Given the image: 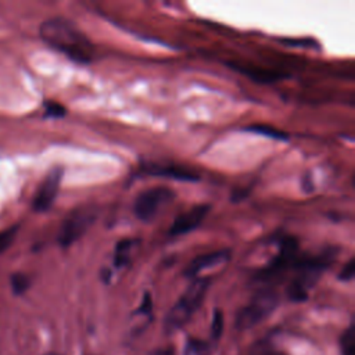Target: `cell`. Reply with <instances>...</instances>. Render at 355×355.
I'll return each mask as SVG.
<instances>
[{
  "mask_svg": "<svg viewBox=\"0 0 355 355\" xmlns=\"http://www.w3.org/2000/svg\"><path fill=\"white\" fill-rule=\"evenodd\" d=\"M42 40L76 64H89L94 58V44L69 19L53 17L39 28Z\"/></svg>",
  "mask_w": 355,
  "mask_h": 355,
  "instance_id": "1",
  "label": "cell"
},
{
  "mask_svg": "<svg viewBox=\"0 0 355 355\" xmlns=\"http://www.w3.org/2000/svg\"><path fill=\"white\" fill-rule=\"evenodd\" d=\"M337 250L334 247L324 248L316 255H304L297 258L293 270V280L287 287V297L293 302H302L308 298V291L312 288L327 268L336 261Z\"/></svg>",
  "mask_w": 355,
  "mask_h": 355,
  "instance_id": "2",
  "label": "cell"
},
{
  "mask_svg": "<svg viewBox=\"0 0 355 355\" xmlns=\"http://www.w3.org/2000/svg\"><path fill=\"white\" fill-rule=\"evenodd\" d=\"M211 284L209 277H194L175 305L165 315V330L175 331L189 322V319L202 305L208 287Z\"/></svg>",
  "mask_w": 355,
  "mask_h": 355,
  "instance_id": "3",
  "label": "cell"
},
{
  "mask_svg": "<svg viewBox=\"0 0 355 355\" xmlns=\"http://www.w3.org/2000/svg\"><path fill=\"white\" fill-rule=\"evenodd\" d=\"M279 304V295L270 287H263L254 294L251 301L236 315V327L247 330L268 318Z\"/></svg>",
  "mask_w": 355,
  "mask_h": 355,
  "instance_id": "4",
  "label": "cell"
},
{
  "mask_svg": "<svg viewBox=\"0 0 355 355\" xmlns=\"http://www.w3.org/2000/svg\"><path fill=\"white\" fill-rule=\"evenodd\" d=\"M97 215L98 208L93 204L80 205L71 211L60 227L57 237L58 244L64 248L72 245L89 230V227H92V225L97 219Z\"/></svg>",
  "mask_w": 355,
  "mask_h": 355,
  "instance_id": "5",
  "label": "cell"
},
{
  "mask_svg": "<svg viewBox=\"0 0 355 355\" xmlns=\"http://www.w3.org/2000/svg\"><path fill=\"white\" fill-rule=\"evenodd\" d=\"M175 197V193L165 187L157 186L141 191L133 202V214L141 222H151L159 211L169 204Z\"/></svg>",
  "mask_w": 355,
  "mask_h": 355,
  "instance_id": "6",
  "label": "cell"
},
{
  "mask_svg": "<svg viewBox=\"0 0 355 355\" xmlns=\"http://www.w3.org/2000/svg\"><path fill=\"white\" fill-rule=\"evenodd\" d=\"M298 258V241L294 237H284L279 243L277 255L257 275V280L269 283L280 277L284 272L293 269Z\"/></svg>",
  "mask_w": 355,
  "mask_h": 355,
  "instance_id": "7",
  "label": "cell"
},
{
  "mask_svg": "<svg viewBox=\"0 0 355 355\" xmlns=\"http://www.w3.org/2000/svg\"><path fill=\"white\" fill-rule=\"evenodd\" d=\"M64 176L61 166H54L43 179L33 197L32 207L36 212H46L54 202Z\"/></svg>",
  "mask_w": 355,
  "mask_h": 355,
  "instance_id": "8",
  "label": "cell"
},
{
  "mask_svg": "<svg viewBox=\"0 0 355 355\" xmlns=\"http://www.w3.org/2000/svg\"><path fill=\"white\" fill-rule=\"evenodd\" d=\"M209 211H211V207L208 204H198L191 207L190 209H187L186 212L175 218L169 229V236L176 237V236H182L193 232L202 223V220L207 218Z\"/></svg>",
  "mask_w": 355,
  "mask_h": 355,
  "instance_id": "9",
  "label": "cell"
},
{
  "mask_svg": "<svg viewBox=\"0 0 355 355\" xmlns=\"http://www.w3.org/2000/svg\"><path fill=\"white\" fill-rule=\"evenodd\" d=\"M232 251L230 250H216L208 254H202L196 257L184 269V276L187 277H197L202 270L214 268L216 265L225 263L230 259Z\"/></svg>",
  "mask_w": 355,
  "mask_h": 355,
  "instance_id": "10",
  "label": "cell"
},
{
  "mask_svg": "<svg viewBox=\"0 0 355 355\" xmlns=\"http://www.w3.org/2000/svg\"><path fill=\"white\" fill-rule=\"evenodd\" d=\"M143 171L148 175L153 176H162L179 182H198L200 176L183 166H176V165H158V164H151L143 166Z\"/></svg>",
  "mask_w": 355,
  "mask_h": 355,
  "instance_id": "11",
  "label": "cell"
},
{
  "mask_svg": "<svg viewBox=\"0 0 355 355\" xmlns=\"http://www.w3.org/2000/svg\"><path fill=\"white\" fill-rule=\"evenodd\" d=\"M232 68L237 69L239 72L247 75L251 80H255L258 83H272V82H276L279 79H282V73L276 72V71H272V69H262V68H245V67H236V65H232Z\"/></svg>",
  "mask_w": 355,
  "mask_h": 355,
  "instance_id": "12",
  "label": "cell"
},
{
  "mask_svg": "<svg viewBox=\"0 0 355 355\" xmlns=\"http://www.w3.org/2000/svg\"><path fill=\"white\" fill-rule=\"evenodd\" d=\"M133 245H135V240H132V239H123V240L118 241V244L115 247V252H114V265L116 268H122L129 263L130 251H132Z\"/></svg>",
  "mask_w": 355,
  "mask_h": 355,
  "instance_id": "13",
  "label": "cell"
},
{
  "mask_svg": "<svg viewBox=\"0 0 355 355\" xmlns=\"http://www.w3.org/2000/svg\"><path fill=\"white\" fill-rule=\"evenodd\" d=\"M245 130L251 132V133H255V135H261V136H265V137H269V139H275V140H287L288 139V135L283 130H279L270 125H265V123H254V125H250V126H245L244 128Z\"/></svg>",
  "mask_w": 355,
  "mask_h": 355,
  "instance_id": "14",
  "label": "cell"
},
{
  "mask_svg": "<svg viewBox=\"0 0 355 355\" xmlns=\"http://www.w3.org/2000/svg\"><path fill=\"white\" fill-rule=\"evenodd\" d=\"M341 355H355V324L351 323L340 338Z\"/></svg>",
  "mask_w": 355,
  "mask_h": 355,
  "instance_id": "15",
  "label": "cell"
},
{
  "mask_svg": "<svg viewBox=\"0 0 355 355\" xmlns=\"http://www.w3.org/2000/svg\"><path fill=\"white\" fill-rule=\"evenodd\" d=\"M209 344L200 338H189L184 345L183 355H209Z\"/></svg>",
  "mask_w": 355,
  "mask_h": 355,
  "instance_id": "16",
  "label": "cell"
},
{
  "mask_svg": "<svg viewBox=\"0 0 355 355\" xmlns=\"http://www.w3.org/2000/svg\"><path fill=\"white\" fill-rule=\"evenodd\" d=\"M223 324H225V318L223 312L219 308L214 309L212 313V320H211V337L212 340L218 341L223 333Z\"/></svg>",
  "mask_w": 355,
  "mask_h": 355,
  "instance_id": "17",
  "label": "cell"
},
{
  "mask_svg": "<svg viewBox=\"0 0 355 355\" xmlns=\"http://www.w3.org/2000/svg\"><path fill=\"white\" fill-rule=\"evenodd\" d=\"M31 286V280L24 273H14L11 276V287H12V291L14 294L17 295H21L24 294Z\"/></svg>",
  "mask_w": 355,
  "mask_h": 355,
  "instance_id": "18",
  "label": "cell"
},
{
  "mask_svg": "<svg viewBox=\"0 0 355 355\" xmlns=\"http://www.w3.org/2000/svg\"><path fill=\"white\" fill-rule=\"evenodd\" d=\"M18 229H19V226L15 225V226H11V227L0 232V254L4 252L11 245V243L14 241V239L18 233Z\"/></svg>",
  "mask_w": 355,
  "mask_h": 355,
  "instance_id": "19",
  "label": "cell"
},
{
  "mask_svg": "<svg viewBox=\"0 0 355 355\" xmlns=\"http://www.w3.org/2000/svg\"><path fill=\"white\" fill-rule=\"evenodd\" d=\"M67 114L64 105L57 101H46L44 103V115L47 118H62Z\"/></svg>",
  "mask_w": 355,
  "mask_h": 355,
  "instance_id": "20",
  "label": "cell"
},
{
  "mask_svg": "<svg viewBox=\"0 0 355 355\" xmlns=\"http://www.w3.org/2000/svg\"><path fill=\"white\" fill-rule=\"evenodd\" d=\"M355 275V259L349 258L348 262L343 266V269L338 273V280L341 282H351Z\"/></svg>",
  "mask_w": 355,
  "mask_h": 355,
  "instance_id": "21",
  "label": "cell"
},
{
  "mask_svg": "<svg viewBox=\"0 0 355 355\" xmlns=\"http://www.w3.org/2000/svg\"><path fill=\"white\" fill-rule=\"evenodd\" d=\"M153 312V300H151V295L148 291H146L143 294V298H141V302L139 305V308L135 311V315H147L150 316Z\"/></svg>",
  "mask_w": 355,
  "mask_h": 355,
  "instance_id": "22",
  "label": "cell"
},
{
  "mask_svg": "<svg viewBox=\"0 0 355 355\" xmlns=\"http://www.w3.org/2000/svg\"><path fill=\"white\" fill-rule=\"evenodd\" d=\"M287 46H302V47H312L316 44L312 39H280Z\"/></svg>",
  "mask_w": 355,
  "mask_h": 355,
  "instance_id": "23",
  "label": "cell"
},
{
  "mask_svg": "<svg viewBox=\"0 0 355 355\" xmlns=\"http://www.w3.org/2000/svg\"><path fill=\"white\" fill-rule=\"evenodd\" d=\"M150 355H175V351L172 347H165V348H157L151 351Z\"/></svg>",
  "mask_w": 355,
  "mask_h": 355,
  "instance_id": "24",
  "label": "cell"
},
{
  "mask_svg": "<svg viewBox=\"0 0 355 355\" xmlns=\"http://www.w3.org/2000/svg\"><path fill=\"white\" fill-rule=\"evenodd\" d=\"M262 355H286L284 352H280V351H275V349H269L266 352H263Z\"/></svg>",
  "mask_w": 355,
  "mask_h": 355,
  "instance_id": "25",
  "label": "cell"
},
{
  "mask_svg": "<svg viewBox=\"0 0 355 355\" xmlns=\"http://www.w3.org/2000/svg\"><path fill=\"white\" fill-rule=\"evenodd\" d=\"M46 355H60V354H54V352H50V354H46Z\"/></svg>",
  "mask_w": 355,
  "mask_h": 355,
  "instance_id": "26",
  "label": "cell"
}]
</instances>
